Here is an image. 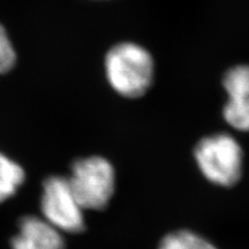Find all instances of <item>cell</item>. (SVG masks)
I'll list each match as a JSON object with an SVG mask.
<instances>
[{
	"instance_id": "cell-8",
	"label": "cell",
	"mask_w": 249,
	"mask_h": 249,
	"mask_svg": "<svg viewBox=\"0 0 249 249\" xmlns=\"http://www.w3.org/2000/svg\"><path fill=\"white\" fill-rule=\"evenodd\" d=\"M158 249H217L202 236L189 231L171 233L161 240Z\"/></svg>"
},
{
	"instance_id": "cell-5",
	"label": "cell",
	"mask_w": 249,
	"mask_h": 249,
	"mask_svg": "<svg viewBox=\"0 0 249 249\" xmlns=\"http://www.w3.org/2000/svg\"><path fill=\"white\" fill-rule=\"evenodd\" d=\"M227 93L224 118L233 128L249 132V65H236L227 70L223 77Z\"/></svg>"
},
{
	"instance_id": "cell-3",
	"label": "cell",
	"mask_w": 249,
	"mask_h": 249,
	"mask_svg": "<svg viewBox=\"0 0 249 249\" xmlns=\"http://www.w3.org/2000/svg\"><path fill=\"white\" fill-rule=\"evenodd\" d=\"M67 179L83 210L107 208L116 187L113 166L98 156L75 161Z\"/></svg>"
},
{
	"instance_id": "cell-7",
	"label": "cell",
	"mask_w": 249,
	"mask_h": 249,
	"mask_svg": "<svg viewBox=\"0 0 249 249\" xmlns=\"http://www.w3.org/2000/svg\"><path fill=\"white\" fill-rule=\"evenodd\" d=\"M26 179L21 165L0 152V203L12 197Z\"/></svg>"
},
{
	"instance_id": "cell-4",
	"label": "cell",
	"mask_w": 249,
	"mask_h": 249,
	"mask_svg": "<svg viewBox=\"0 0 249 249\" xmlns=\"http://www.w3.org/2000/svg\"><path fill=\"white\" fill-rule=\"evenodd\" d=\"M40 208L44 219L58 231L67 233L85 231L83 208L71 191L67 178L54 176L45 180Z\"/></svg>"
},
{
	"instance_id": "cell-1",
	"label": "cell",
	"mask_w": 249,
	"mask_h": 249,
	"mask_svg": "<svg viewBox=\"0 0 249 249\" xmlns=\"http://www.w3.org/2000/svg\"><path fill=\"white\" fill-rule=\"evenodd\" d=\"M105 76L117 93L126 98H140L154 82L155 61L150 52L133 42L111 46L104 59Z\"/></svg>"
},
{
	"instance_id": "cell-6",
	"label": "cell",
	"mask_w": 249,
	"mask_h": 249,
	"mask_svg": "<svg viewBox=\"0 0 249 249\" xmlns=\"http://www.w3.org/2000/svg\"><path fill=\"white\" fill-rule=\"evenodd\" d=\"M11 246L13 249H65V241L61 232L45 219L27 216L18 223Z\"/></svg>"
},
{
	"instance_id": "cell-2",
	"label": "cell",
	"mask_w": 249,
	"mask_h": 249,
	"mask_svg": "<svg viewBox=\"0 0 249 249\" xmlns=\"http://www.w3.org/2000/svg\"><path fill=\"white\" fill-rule=\"evenodd\" d=\"M195 158L205 178L216 185L231 187L241 178L242 149L229 134L202 139L195 148Z\"/></svg>"
},
{
	"instance_id": "cell-9",
	"label": "cell",
	"mask_w": 249,
	"mask_h": 249,
	"mask_svg": "<svg viewBox=\"0 0 249 249\" xmlns=\"http://www.w3.org/2000/svg\"><path fill=\"white\" fill-rule=\"evenodd\" d=\"M18 62V53L6 28L0 23V75L14 70Z\"/></svg>"
}]
</instances>
